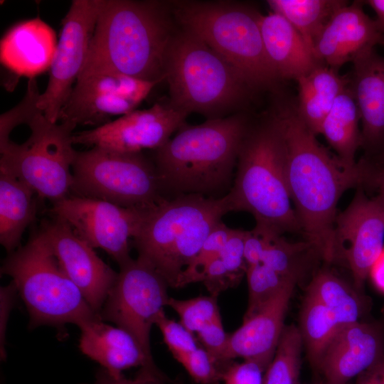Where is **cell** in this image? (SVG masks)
Wrapping results in <instances>:
<instances>
[{
    "label": "cell",
    "instance_id": "f6af8a7d",
    "mask_svg": "<svg viewBox=\"0 0 384 384\" xmlns=\"http://www.w3.org/2000/svg\"><path fill=\"white\" fill-rule=\"evenodd\" d=\"M355 384H384V358L358 375Z\"/></svg>",
    "mask_w": 384,
    "mask_h": 384
},
{
    "label": "cell",
    "instance_id": "83f0119b",
    "mask_svg": "<svg viewBox=\"0 0 384 384\" xmlns=\"http://www.w3.org/2000/svg\"><path fill=\"white\" fill-rule=\"evenodd\" d=\"M267 3L272 12L283 16L299 32L312 50L324 26L338 9L348 4L343 0H268Z\"/></svg>",
    "mask_w": 384,
    "mask_h": 384
},
{
    "label": "cell",
    "instance_id": "6da1fadb",
    "mask_svg": "<svg viewBox=\"0 0 384 384\" xmlns=\"http://www.w3.org/2000/svg\"><path fill=\"white\" fill-rule=\"evenodd\" d=\"M287 145V181L294 211L305 240L328 263L334 261V229L342 194L363 187L368 160L348 166L332 155L299 117L296 108L277 113Z\"/></svg>",
    "mask_w": 384,
    "mask_h": 384
},
{
    "label": "cell",
    "instance_id": "7402d4cb",
    "mask_svg": "<svg viewBox=\"0 0 384 384\" xmlns=\"http://www.w3.org/2000/svg\"><path fill=\"white\" fill-rule=\"evenodd\" d=\"M58 43L55 31L39 18L23 21L1 38V64L29 79L50 69Z\"/></svg>",
    "mask_w": 384,
    "mask_h": 384
},
{
    "label": "cell",
    "instance_id": "e0dca14e",
    "mask_svg": "<svg viewBox=\"0 0 384 384\" xmlns=\"http://www.w3.org/2000/svg\"><path fill=\"white\" fill-rule=\"evenodd\" d=\"M40 230L63 271L99 315L118 272L65 221L53 217L42 221Z\"/></svg>",
    "mask_w": 384,
    "mask_h": 384
},
{
    "label": "cell",
    "instance_id": "5bb4252c",
    "mask_svg": "<svg viewBox=\"0 0 384 384\" xmlns=\"http://www.w3.org/2000/svg\"><path fill=\"white\" fill-rule=\"evenodd\" d=\"M158 82L119 73H98L78 78L59 122L97 125L112 122L137 107Z\"/></svg>",
    "mask_w": 384,
    "mask_h": 384
},
{
    "label": "cell",
    "instance_id": "d4e9b609",
    "mask_svg": "<svg viewBox=\"0 0 384 384\" xmlns=\"http://www.w3.org/2000/svg\"><path fill=\"white\" fill-rule=\"evenodd\" d=\"M298 104L296 111L306 127L319 134L322 123L337 97L349 86L350 77L321 64L296 80Z\"/></svg>",
    "mask_w": 384,
    "mask_h": 384
},
{
    "label": "cell",
    "instance_id": "2e32d148",
    "mask_svg": "<svg viewBox=\"0 0 384 384\" xmlns=\"http://www.w3.org/2000/svg\"><path fill=\"white\" fill-rule=\"evenodd\" d=\"M188 114L169 100L151 107L133 110L92 129L73 133V144L101 147L122 153L158 149L185 123Z\"/></svg>",
    "mask_w": 384,
    "mask_h": 384
},
{
    "label": "cell",
    "instance_id": "f35d334b",
    "mask_svg": "<svg viewBox=\"0 0 384 384\" xmlns=\"http://www.w3.org/2000/svg\"><path fill=\"white\" fill-rule=\"evenodd\" d=\"M246 231L233 229L219 255L225 267L238 282L240 281L244 274H246L248 268L244 257Z\"/></svg>",
    "mask_w": 384,
    "mask_h": 384
},
{
    "label": "cell",
    "instance_id": "5b68a950",
    "mask_svg": "<svg viewBox=\"0 0 384 384\" xmlns=\"http://www.w3.org/2000/svg\"><path fill=\"white\" fill-rule=\"evenodd\" d=\"M230 207L226 194H182L151 208L132 238L138 257L176 288L178 280Z\"/></svg>",
    "mask_w": 384,
    "mask_h": 384
},
{
    "label": "cell",
    "instance_id": "8fae6325",
    "mask_svg": "<svg viewBox=\"0 0 384 384\" xmlns=\"http://www.w3.org/2000/svg\"><path fill=\"white\" fill-rule=\"evenodd\" d=\"M119 267L117 280L99 316L131 334L146 357L154 361L150 332L168 304L169 286L160 273L140 257L132 258Z\"/></svg>",
    "mask_w": 384,
    "mask_h": 384
},
{
    "label": "cell",
    "instance_id": "d6986e66",
    "mask_svg": "<svg viewBox=\"0 0 384 384\" xmlns=\"http://www.w3.org/2000/svg\"><path fill=\"white\" fill-rule=\"evenodd\" d=\"M384 358L379 331L360 321L341 326L319 364L326 384H346Z\"/></svg>",
    "mask_w": 384,
    "mask_h": 384
},
{
    "label": "cell",
    "instance_id": "c3c4849f",
    "mask_svg": "<svg viewBox=\"0 0 384 384\" xmlns=\"http://www.w3.org/2000/svg\"><path fill=\"white\" fill-rule=\"evenodd\" d=\"M369 159L375 164L384 165V147L376 156Z\"/></svg>",
    "mask_w": 384,
    "mask_h": 384
},
{
    "label": "cell",
    "instance_id": "d6a6232c",
    "mask_svg": "<svg viewBox=\"0 0 384 384\" xmlns=\"http://www.w3.org/2000/svg\"><path fill=\"white\" fill-rule=\"evenodd\" d=\"M246 276L248 304L243 320L259 311L289 282L298 281L284 277L261 263L248 267Z\"/></svg>",
    "mask_w": 384,
    "mask_h": 384
},
{
    "label": "cell",
    "instance_id": "8d00e7d4",
    "mask_svg": "<svg viewBox=\"0 0 384 384\" xmlns=\"http://www.w3.org/2000/svg\"><path fill=\"white\" fill-rule=\"evenodd\" d=\"M192 378L200 384H218L223 370L215 363L206 351L198 347L194 351L177 359Z\"/></svg>",
    "mask_w": 384,
    "mask_h": 384
},
{
    "label": "cell",
    "instance_id": "f1b7e54d",
    "mask_svg": "<svg viewBox=\"0 0 384 384\" xmlns=\"http://www.w3.org/2000/svg\"><path fill=\"white\" fill-rule=\"evenodd\" d=\"M306 294L324 305L340 326L359 321L362 304L358 297L331 271L319 270L310 282Z\"/></svg>",
    "mask_w": 384,
    "mask_h": 384
},
{
    "label": "cell",
    "instance_id": "9c48e42d",
    "mask_svg": "<svg viewBox=\"0 0 384 384\" xmlns=\"http://www.w3.org/2000/svg\"><path fill=\"white\" fill-rule=\"evenodd\" d=\"M31 134L23 144L13 141L0 146V169L28 185L41 199L53 203L70 195L72 165L76 150L73 131L76 125L52 123L34 107L26 117Z\"/></svg>",
    "mask_w": 384,
    "mask_h": 384
},
{
    "label": "cell",
    "instance_id": "4316f807",
    "mask_svg": "<svg viewBox=\"0 0 384 384\" xmlns=\"http://www.w3.org/2000/svg\"><path fill=\"white\" fill-rule=\"evenodd\" d=\"M358 107L349 86L337 97L324 119L320 134L348 166L356 164L355 155L361 146Z\"/></svg>",
    "mask_w": 384,
    "mask_h": 384
},
{
    "label": "cell",
    "instance_id": "52a82bcc",
    "mask_svg": "<svg viewBox=\"0 0 384 384\" xmlns=\"http://www.w3.org/2000/svg\"><path fill=\"white\" fill-rule=\"evenodd\" d=\"M176 23L201 38L231 64L255 91L280 80L265 52L261 14L242 3L172 1Z\"/></svg>",
    "mask_w": 384,
    "mask_h": 384
},
{
    "label": "cell",
    "instance_id": "1f68e13d",
    "mask_svg": "<svg viewBox=\"0 0 384 384\" xmlns=\"http://www.w3.org/2000/svg\"><path fill=\"white\" fill-rule=\"evenodd\" d=\"M303 345L299 328L293 324L285 326L264 374L263 384H299Z\"/></svg>",
    "mask_w": 384,
    "mask_h": 384
},
{
    "label": "cell",
    "instance_id": "ac0fdd59",
    "mask_svg": "<svg viewBox=\"0 0 384 384\" xmlns=\"http://www.w3.org/2000/svg\"><path fill=\"white\" fill-rule=\"evenodd\" d=\"M356 1L338 9L316 38L313 52L321 63L337 70L345 63L384 45L376 21Z\"/></svg>",
    "mask_w": 384,
    "mask_h": 384
},
{
    "label": "cell",
    "instance_id": "e575fe53",
    "mask_svg": "<svg viewBox=\"0 0 384 384\" xmlns=\"http://www.w3.org/2000/svg\"><path fill=\"white\" fill-rule=\"evenodd\" d=\"M233 231L222 221L209 234L201 248L182 272L176 288L201 281V275L206 267L219 255Z\"/></svg>",
    "mask_w": 384,
    "mask_h": 384
},
{
    "label": "cell",
    "instance_id": "277c9868",
    "mask_svg": "<svg viewBox=\"0 0 384 384\" xmlns=\"http://www.w3.org/2000/svg\"><path fill=\"white\" fill-rule=\"evenodd\" d=\"M287 145L276 114L251 122L242 142L233 184L226 193L231 211L251 213L256 223L284 233L301 232L287 181Z\"/></svg>",
    "mask_w": 384,
    "mask_h": 384
},
{
    "label": "cell",
    "instance_id": "4fadbf2b",
    "mask_svg": "<svg viewBox=\"0 0 384 384\" xmlns=\"http://www.w3.org/2000/svg\"><path fill=\"white\" fill-rule=\"evenodd\" d=\"M102 1L73 0L62 20L48 85L37 103L52 123L59 122L60 112L84 67Z\"/></svg>",
    "mask_w": 384,
    "mask_h": 384
},
{
    "label": "cell",
    "instance_id": "d590c367",
    "mask_svg": "<svg viewBox=\"0 0 384 384\" xmlns=\"http://www.w3.org/2000/svg\"><path fill=\"white\" fill-rule=\"evenodd\" d=\"M155 325L160 329L164 343L176 360L198 348L193 333L180 322L169 319L164 311L159 316Z\"/></svg>",
    "mask_w": 384,
    "mask_h": 384
},
{
    "label": "cell",
    "instance_id": "484cf974",
    "mask_svg": "<svg viewBox=\"0 0 384 384\" xmlns=\"http://www.w3.org/2000/svg\"><path fill=\"white\" fill-rule=\"evenodd\" d=\"M34 194L15 174L0 169V243L8 254L19 247L23 233L35 218Z\"/></svg>",
    "mask_w": 384,
    "mask_h": 384
},
{
    "label": "cell",
    "instance_id": "836d02e7",
    "mask_svg": "<svg viewBox=\"0 0 384 384\" xmlns=\"http://www.w3.org/2000/svg\"><path fill=\"white\" fill-rule=\"evenodd\" d=\"M168 306L180 318V323L190 332H198L206 324L221 319L217 297L200 296L188 299L170 297Z\"/></svg>",
    "mask_w": 384,
    "mask_h": 384
},
{
    "label": "cell",
    "instance_id": "7dc6e473",
    "mask_svg": "<svg viewBox=\"0 0 384 384\" xmlns=\"http://www.w3.org/2000/svg\"><path fill=\"white\" fill-rule=\"evenodd\" d=\"M367 4L376 14L375 19L379 30L384 34V0H367L363 1Z\"/></svg>",
    "mask_w": 384,
    "mask_h": 384
},
{
    "label": "cell",
    "instance_id": "f546056e",
    "mask_svg": "<svg viewBox=\"0 0 384 384\" xmlns=\"http://www.w3.org/2000/svg\"><path fill=\"white\" fill-rule=\"evenodd\" d=\"M299 320V329L309 359L319 368L326 348L341 326L324 305L308 294L304 300Z\"/></svg>",
    "mask_w": 384,
    "mask_h": 384
},
{
    "label": "cell",
    "instance_id": "bcb514c9",
    "mask_svg": "<svg viewBox=\"0 0 384 384\" xmlns=\"http://www.w3.org/2000/svg\"><path fill=\"white\" fill-rule=\"evenodd\" d=\"M369 274L377 288L384 292V248L373 265Z\"/></svg>",
    "mask_w": 384,
    "mask_h": 384
},
{
    "label": "cell",
    "instance_id": "ba28073f",
    "mask_svg": "<svg viewBox=\"0 0 384 384\" xmlns=\"http://www.w3.org/2000/svg\"><path fill=\"white\" fill-rule=\"evenodd\" d=\"M1 274L9 276L29 315V328L50 326L60 338L65 325L78 327L100 316L78 287L60 267L42 233H33L27 243L8 254Z\"/></svg>",
    "mask_w": 384,
    "mask_h": 384
},
{
    "label": "cell",
    "instance_id": "74e56055",
    "mask_svg": "<svg viewBox=\"0 0 384 384\" xmlns=\"http://www.w3.org/2000/svg\"><path fill=\"white\" fill-rule=\"evenodd\" d=\"M197 334L203 348L223 370L231 361L228 356L230 334L225 331L221 319L206 324Z\"/></svg>",
    "mask_w": 384,
    "mask_h": 384
},
{
    "label": "cell",
    "instance_id": "9a60e30c",
    "mask_svg": "<svg viewBox=\"0 0 384 384\" xmlns=\"http://www.w3.org/2000/svg\"><path fill=\"white\" fill-rule=\"evenodd\" d=\"M365 191L362 186L356 188L351 203L337 214L334 229V261H344L360 289L384 248V204Z\"/></svg>",
    "mask_w": 384,
    "mask_h": 384
},
{
    "label": "cell",
    "instance_id": "4dcf8cb0",
    "mask_svg": "<svg viewBox=\"0 0 384 384\" xmlns=\"http://www.w3.org/2000/svg\"><path fill=\"white\" fill-rule=\"evenodd\" d=\"M313 254L319 255L307 241L290 242L282 234L274 231L260 263L284 277L298 280L309 268Z\"/></svg>",
    "mask_w": 384,
    "mask_h": 384
},
{
    "label": "cell",
    "instance_id": "681fc988",
    "mask_svg": "<svg viewBox=\"0 0 384 384\" xmlns=\"http://www.w3.org/2000/svg\"><path fill=\"white\" fill-rule=\"evenodd\" d=\"M322 384H326V383H322Z\"/></svg>",
    "mask_w": 384,
    "mask_h": 384
},
{
    "label": "cell",
    "instance_id": "ee69618b",
    "mask_svg": "<svg viewBox=\"0 0 384 384\" xmlns=\"http://www.w3.org/2000/svg\"><path fill=\"white\" fill-rule=\"evenodd\" d=\"M369 160L368 174L363 188L377 193L375 196L384 204V165H380Z\"/></svg>",
    "mask_w": 384,
    "mask_h": 384
},
{
    "label": "cell",
    "instance_id": "cb8c5ba5",
    "mask_svg": "<svg viewBox=\"0 0 384 384\" xmlns=\"http://www.w3.org/2000/svg\"><path fill=\"white\" fill-rule=\"evenodd\" d=\"M260 26L267 55L279 78L297 79L323 64L299 32L281 15L261 14Z\"/></svg>",
    "mask_w": 384,
    "mask_h": 384
},
{
    "label": "cell",
    "instance_id": "ffe728a7",
    "mask_svg": "<svg viewBox=\"0 0 384 384\" xmlns=\"http://www.w3.org/2000/svg\"><path fill=\"white\" fill-rule=\"evenodd\" d=\"M352 63L349 87L361 122V147L372 159L384 147V57L373 50Z\"/></svg>",
    "mask_w": 384,
    "mask_h": 384
},
{
    "label": "cell",
    "instance_id": "30bf717a",
    "mask_svg": "<svg viewBox=\"0 0 384 384\" xmlns=\"http://www.w3.org/2000/svg\"><path fill=\"white\" fill-rule=\"evenodd\" d=\"M72 174L70 195L139 209L154 208L166 198L155 164L142 152L97 146L76 151Z\"/></svg>",
    "mask_w": 384,
    "mask_h": 384
},
{
    "label": "cell",
    "instance_id": "b9f144b4",
    "mask_svg": "<svg viewBox=\"0 0 384 384\" xmlns=\"http://www.w3.org/2000/svg\"><path fill=\"white\" fill-rule=\"evenodd\" d=\"M200 282L205 285L210 295L215 297L238 283L219 257L206 267Z\"/></svg>",
    "mask_w": 384,
    "mask_h": 384
},
{
    "label": "cell",
    "instance_id": "7c38bea8",
    "mask_svg": "<svg viewBox=\"0 0 384 384\" xmlns=\"http://www.w3.org/2000/svg\"><path fill=\"white\" fill-rule=\"evenodd\" d=\"M149 209L70 195L53 203V217L67 223L93 248L106 252L119 266L132 259L130 238L137 234Z\"/></svg>",
    "mask_w": 384,
    "mask_h": 384
},
{
    "label": "cell",
    "instance_id": "3957f363",
    "mask_svg": "<svg viewBox=\"0 0 384 384\" xmlns=\"http://www.w3.org/2000/svg\"><path fill=\"white\" fill-rule=\"evenodd\" d=\"M250 124L239 112L198 125L184 123L156 149L154 164L164 192L215 197L228 188Z\"/></svg>",
    "mask_w": 384,
    "mask_h": 384
},
{
    "label": "cell",
    "instance_id": "44dd1931",
    "mask_svg": "<svg viewBox=\"0 0 384 384\" xmlns=\"http://www.w3.org/2000/svg\"><path fill=\"white\" fill-rule=\"evenodd\" d=\"M297 281H291L259 311L243 320L230 334L229 359L255 360L266 368L270 364L283 329L288 305Z\"/></svg>",
    "mask_w": 384,
    "mask_h": 384
},
{
    "label": "cell",
    "instance_id": "7a4b0ae2",
    "mask_svg": "<svg viewBox=\"0 0 384 384\" xmlns=\"http://www.w3.org/2000/svg\"><path fill=\"white\" fill-rule=\"evenodd\" d=\"M174 20L171 1L102 0L78 78L119 73L161 82Z\"/></svg>",
    "mask_w": 384,
    "mask_h": 384
},
{
    "label": "cell",
    "instance_id": "60d3db41",
    "mask_svg": "<svg viewBox=\"0 0 384 384\" xmlns=\"http://www.w3.org/2000/svg\"><path fill=\"white\" fill-rule=\"evenodd\" d=\"M166 377L154 365L141 367L133 378H126L124 375L115 378L101 368L91 384H166Z\"/></svg>",
    "mask_w": 384,
    "mask_h": 384
},
{
    "label": "cell",
    "instance_id": "7bdbcfd3",
    "mask_svg": "<svg viewBox=\"0 0 384 384\" xmlns=\"http://www.w3.org/2000/svg\"><path fill=\"white\" fill-rule=\"evenodd\" d=\"M18 291L13 281L0 289V357L1 360L6 358L5 349L6 331L12 309L16 302Z\"/></svg>",
    "mask_w": 384,
    "mask_h": 384
},
{
    "label": "cell",
    "instance_id": "ab89813d",
    "mask_svg": "<svg viewBox=\"0 0 384 384\" xmlns=\"http://www.w3.org/2000/svg\"><path fill=\"white\" fill-rule=\"evenodd\" d=\"M267 368L255 360H244L242 363L231 361L223 370V384H263V373Z\"/></svg>",
    "mask_w": 384,
    "mask_h": 384
},
{
    "label": "cell",
    "instance_id": "8992f818",
    "mask_svg": "<svg viewBox=\"0 0 384 384\" xmlns=\"http://www.w3.org/2000/svg\"><path fill=\"white\" fill-rule=\"evenodd\" d=\"M165 78L174 107L208 119L224 117L242 105L254 91L231 64L181 28L167 50Z\"/></svg>",
    "mask_w": 384,
    "mask_h": 384
},
{
    "label": "cell",
    "instance_id": "603a6c76",
    "mask_svg": "<svg viewBox=\"0 0 384 384\" xmlns=\"http://www.w3.org/2000/svg\"><path fill=\"white\" fill-rule=\"evenodd\" d=\"M79 328L81 352L115 378L122 377V372L132 367L155 365L131 334L118 326L105 324L100 316Z\"/></svg>",
    "mask_w": 384,
    "mask_h": 384
}]
</instances>
